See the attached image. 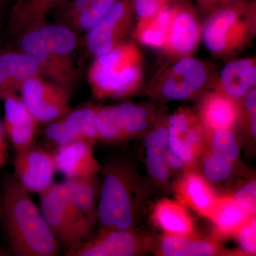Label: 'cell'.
Instances as JSON below:
<instances>
[{
  "label": "cell",
  "mask_w": 256,
  "mask_h": 256,
  "mask_svg": "<svg viewBox=\"0 0 256 256\" xmlns=\"http://www.w3.org/2000/svg\"><path fill=\"white\" fill-rule=\"evenodd\" d=\"M144 146L146 169L150 176L158 182H168L170 170L166 161V150L158 142L154 130L146 134Z\"/></svg>",
  "instance_id": "27"
},
{
  "label": "cell",
  "mask_w": 256,
  "mask_h": 256,
  "mask_svg": "<svg viewBox=\"0 0 256 256\" xmlns=\"http://www.w3.org/2000/svg\"><path fill=\"white\" fill-rule=\"evenodd\" d=\"M14 170L15 178L24 188L38 194L54 183L57 172L53 152L36 144L16 152Z\"/></svg>",
  "instance_id": "9"
},
{
  "label": "cell",
  "mask_w": 256,
  "mask_h": 256,
  "mask_svg": "<svg viewBox=\"0 0 256 256\" xmlns=\"http://www.w3.org/2000/svg\"><path fill=\"white\" fill-rule=\"evenodd\" d=\"M178 201L197 214L210 218L218 196L208 183V180L198 173H186L176 186Z\"/></svg>",
  "instance_id": "17"
},
{
  "label": "cell",
  "mask_w": 256,
  "mask_h": 256,
  "mask_svg": "<svg viewBox=\"0 0 256 256\" xmlns=\"http://www.w3.org/2000/svg\"><path fill=\"white\" fill-rule=\"evenodd\" d=\"M255 216H252L236 202L234 196H218L210 218L220 237L235 236Z\"/></svg>",
  "instance_id": "20"
},
{
  "label": "cell",
  "mask_w": 256,
  "mask_h": 256,
  "mask_svg": "<svg viewBox=\"0 0 256 256\" xmlns=\"http://www.w3.org/2000/svg\"><path fill=\"white\" fill-rule=\"evenodd\" d=\"M65 0H14L8 24L12 38L46 21L47 14Z\"/></svg>",
  "instance_id": "18"
},
{
  "label": "cell",
  "mask_w": 256,
  "mask_h": 256,
  "mask_svg": "<svg viewBox=\"0 0 256 256\" xmlns=\"http://www.w3.org/2000/svg\"><path fill=\"white\" fill-rule=\"evenodd\" d=\"M169 148L174 152L180 159L182 160L185 166H191L194 164L196 156L193 152L188 148L181 138L176 134H170Z\"/></svg>",
  "instance_id": "36"
},
{
  "label": "cell",
  "mask_w": 256,
  "mask_h": 256,
  "mask_svg": "<svg viewBox=\"0 0 256 256\" xmlns=\"http://www.w3.org/2000/svg\"><path fill=\"white\" fill-rule=\"evenodd\" d=\"M223 248L214 239L202 238L194 235L162 236L156 249L162 256H212L224 254Z\"/></svg>",
  "instance_id": "22"
},
{
  "label": "cell",
  "mask_w": 256,
  "mask_h": 256,
  "mask_svg": "<svg viewBox=\"0 0 256 256\" xmlns=\"http://www.w3.org/2000/svg\"><path fill=\"white\" fill-rule=\"evenodd\" d=\"M233 170L234 162L212 150L205 156L202 164L204 178L214 182L227 180Z\"/></svg>",
  "instance_id": "29"
},
{
  "label": "cell",
  "mask_w": 256,
  "mask_h": 256,
  "mask_svg": "<svg viewBox=\"0 0 256 256\" xmlns=\"http://www.w3.org/2000/svg\"><path fill=\"white\" fill-rule=\"evenodd\" d=\"M202 2H208L210 1V0H201Z\"/></svg>",
  "instance_id": "44"
},
{
  "label": "cell",
  "mask_w": 256,
  "mask_h": 256,
  "mask_svg": "<svg viewBox=\"0 0 256 256\" xmlns=\"http://www.w3.org/2000/svg\"><path fill=\"white\" fill-rule=\"evenodd\" d=\"M70 198L76 206L89 220H97V202L100 186L96 175L66 180Z\"/></svg>",
  "instance_id": "25"
},
{
  "label": "cell",
  "mask_w": 256,
  "mask_h": 256,
  "mask_svg": "<svg viewBox=\"0 0 256 256\" xmlns=\"http://www.w3.org/2000/svg\"><path fill=\"white\" fill-rule=\"evenodd\" d=\"M38 195L42 214L66 255L89 239L95 223L74 204L66 182L54 183Z\"/></svg>",
  "instance_id": "5"
},
{
  "label": "cell",
  "mask_w": 256,
  "mask_h": 256,
  "mask_svg": "<svg viewBox=\"0 0 256 256\" xmlns=\"http://www.w3.org/2000/svg\"><path fill=\"white\" fill-rule=\"evenodd\" d=\"M98 108L85 106L48 124L45 137L56 148L74 142H86L94 146L98 140L96 128Z\"/></svg>",
  "instance_id": "10"
},
{
  "label": "cell",
  "mask_w": 256,
  "mask_h": 256,
  "mask_svg": "<svg viewBox=\"0 0 256 256\" xmlns=\"http://www.w3.org/2000/svg\"><path fill=\"white\" fill-rule=\"evenodd\" d=\"M238 116L239 109L236 100L226 94H212L202 104V122L210 132L232 129Z\"/></svg>",
  "instance_id": "21"
},
{
  "label": "cell",
  "mask_w": 256,
  "mask_h": 256,
  "mask_svg": "<svg viewBox=\"0 0 256 256\" xmlns=\"http://www.w3.org/2000/svg\"><path fill=\"white\" fill-rule=\"evenodd\" d=\"M4 130L6 137L16 151H22L35 144L38 122L20 96L15 92L5 96Z\"/></svg>",
  "instance_id": "14"
},
{
  "label": "cell",
  "mask_w": 256,
  "mask_h": 256,
  "mask_svg": "<svg viewBox=\"0 0 256 256\" xmlns=\"http://www.w3.org/2000/svg\"><path fill=\"white\" fill-rule=\"evenodd\" d=\"M30 193L14 174L0 186V223L10 248L18 256H58L60 242Z\"/></svg>",
  "instance_id": "1"
},
{
  "label": "cell",
  "mask_w": 256,
  "mask_h": 256,
  "mask_svg": "<svg viewBox=\"0 0 256 256\" xmlns=\"http://www.w3.org/2000/svg\"><path fill=\"white\" fill-rule=\"evenodd\" d=\"M212 133L210 150L235 162L238 160L240 150L234 133L230 130H220Z\"/></svg>",
  "instance_id": "30"
},
{
  "label": "cell",
  "mask_w": 256,
  "mask_h": 256,
  "mask_svg": "<svg viewBox=\"0 0 256 256\" xmlns=\"http://www.w3.org/2000/svg\"><path fill=\"white\" fill-rule=\"evenodd\" d=\"M15 48L38 60L40 76L70 92L78 78L73 55L78 46V35L63 24L46 21L13 38Z\"/></svg>",
  "instance_id": "2"
},
{
  "label": "cell",
  "mask_w": 256,
  "mask_h": 256,
  "mask_svg": "<svg viewBox=\"0 0 256 256\" xmlns=\"http://www.w3.org/2000/svg\"><path fill=\"white\" fill-rule=\"evenodd\" d=\"M226 1H227V2H234V1H236V0H226Z\"/></svg>",
  "instance_id": "43"
},
{
  "label": "cell",
  "mask_w": 256,
  "mask_h": 256,
  "mask_svg": "<svg viewBox=\"0 0 256 256\" xmlns=\"http://www.w3.org/2000/svg\"><path fill=\"white\" fill-rule=\"evenodd\" d=\"M181 138L183 142L190 148L196 156H201L204 149L205 136L203 128L200 122H196L186 132L178 136Z\"/></svg>",
  "instance_id": "34"
},
{
  "label": "cell",
  "mask_w": 256,
  "mask_h": 256,
  "mask_svg": "<svg viewBox=\"0 0 256 256\" xmlns=\"http://www.w3.org/2000/svg\"><path fill=\"white\" fill-rule=\"evenodd\" d=\"M142 76V57L138 47L132 43H120L96 56L88 78L94 95L104 98L130 95L139 87Z\"/></svg>",
  "instance_id": "4"
},
{
  "label": "cell",
  "mask_w": 256,
  "mask_h": 256,
  "mask_svg": "<svg viewBox=\"0 0 256 256\" xmlns=\"http://www.w3.org/2000/svg\"><path fill=\"white\" fill-rule=\"evenodd\" d=\"M35 75H40V66L33 56L14 47L0 50V99L18 92L24 80Z\"/></svg>",
  "instance_id": "15"
},
{
  "label": "cell",
  "mask_w": 256,
  "mask_h": 256,
  "mask_svg": "<svg viewBox=\"0 0 256 256\" xmlns=\"http://www.w3.org/2000/svg\"><path fill=\"white\" fill-rule=\"evenodd\" d=\"M166 158L170 170H180L185 168L182 160L170 148L166 150Z\"/></svg>",
  "instance_id": "39"
},
{
  "label": "cell",
  "mask_w": 256,
  "mask_h": 256,
  "mask_svg": "<svg viewBox=\"0 0 256 256\" xmlns=\"http://www.w3.org/2000/svg\"><path fill=\"white\" fill-rule=\"evenodd\" d=\"M198 37L200 28L194 16L188 12H174L164 47L174 54L186 55L194 50Z\"/></svg>",
  "instance_id": "24"
},
{
  "label": "cell",
  "mask_w": 256,
  "mask_h": 256,
  "mask_svg": "<svg viewBox=\"0 0 256 256\" xmlns=\"http://www.w3.org/2000/svg\"><path fill=\"white\" fill-rule=\"evenodd\" d=\"M8 0H0V36H1L2 30L4 24L5 6Z\"/></svg>",
  "instance_id": "42"
},
{
  "label": "cell",
  "mask_w": 256,
  "mask_h": 256,
  "mask_svg": "<svg viewBox=\"0 0 256 256\" xmlns=\"http://www.w3.org/2000/svg\"><path fill=\"white\" fill-rule=\"evenodd\" d=\"M206 79V69L201 60L186 57L176 62L165 74L160 92L169 100H185L201 90Z\"/></svg>",
  "instance_id": "13"
},
{
  "label": "cell",
  "mask_w": 256,
  "mask_h": 256,
  "mask_svg": "<svg viewBox=\"0 0 256 256\" xmlns=\"http://www.w3.org/2000/svg\"><path fill=\"white\" fill-rule=\"evenodd\" d=\"M53 154L57 171L66 180L94 176L100 171V165L90 143H68L56 148Z\"/></svg>",
  "instance_id": "16"
},
{
  "label": "cell",
  "mask_w": 256,
  "mask_h": 256,
  "mask_svg": "<svg viewBox=\"0 0 256 256\" xmlns=\"http://www.w3.org/2000/svg\"><path fill=\"white\" fill-rule=\"evenodd\" d=\"M116 0H94L69 25L77 34L88 32L100 22L112 8Z\"/></svg>",
  "instance_id": "28"
},
{
  "label": "cell",
  "mask_w": 256,
  "mask_h": 256,
  "mask_svg": "<svg viewBox=\"0 0 256 256\" xmlns=\"http://www.w3.org/2000/svg\"><path fill=\"white\" fill-rule=\"evenodd\" d=\"M94 0H65L55 10L57 13L58 23L69 26L72 22L84 10L86 9Z\"/></svg>",
  "instance_id": "31"
},
{
  "label": "cell",
  "mask_w": 256,
  "mask_h": 256,
  "mask_svg": "<svg viewBox=\"0 0 256 256\" xmlns=\"http://www.w3.org/2000/svg\"><path fill=\"white\" fill-rule=\"evenodd\" d=\"M256 64L252 60L229 62L220 72V84L224 94L236 100L246 95L255 87Z\"/></svg>",
  "instance_id": "23"
},
{
  "label": "cell",
  "mask_w": 256,
  "mask_h": 256,
  "mask_svg": "<svg viewBox=\"0 0 256 256\" xmlns=\"http://www.w3.org/2000/svg\"><path fill=\"white\" fill-rule=\"evenodd\" d=\"M18 92L22 100L38 124H50L68 112L66 89L35 75L24 82Z\"/></svg>",
  "instance_id": "7"
},
{
  "label": "cell",
  "mask_w": 256,
  "mask_h": 256,
  "mask_svg": "<svg viewBox=\"0 0 256 256\" xmlns=\"http://www.w3.org/2000/svg\"><path fill=\"white\" fill-rule=\"evenodd\" d=\"M250 28L234 10H225L216 14L206 24L203 32L205 46L212 53H229L247 42Z\"/></svg>",
  "instance_id": "11"
},
{
  "label": "cell",
  "mask_w": 256,
  "mask_h": 256,
  "mask_svg": "<svg viewBox=\"0 0 256 256\" xmlns=\"http://www.w3.org/2000/svg\"><path fill=\"white\" fill-rule=\"evenodd\" d=\"M153 220L165 235L188 236L194 235V224L186 206L180 201L163 198L156 204Z\"/></svg>",
  "instance_id": "19"
},
{
  "label": "cell",
  "mask_w": 256,
  "mask_h": 256,
  "mask_svg": "<svg viewBox=\"0 0 256 256\" xmlns=\"http://www.w3.org/2000/svg\"><path fill=\"white\" fill-rule=\"evenodd\" d=\"M148 121L149 114L146 108L131 102L98 108L96 128L98 140L124 142L144 132Z\"/></svg>",
  "instance_id": "6"
},
{
  "label": "cell",
  "mask_w": 256,
  "mask_h": 256,
  "mask_svg": "<svg viewBox=\"0 0 256 256\" xmlns=\"http://www.w3.org/2000/svg\"><path fill=\"white\" fill-rule=\"evenodd\" d=\"M166 0H134V9L140 20L150 18L162 8Z\"/></svg>",
  "instance_id": "37"
},
{
  "label": "cell",
  "mask_w": 256,
  "mask_h": 256,
  "mask_svg": "<svg viewBox=\"0 0 256 256\" xmlns=\"http://www.w3.org/2000/svg\"><path fill=\"white\" fill-rule=\"evenodd\" d=\"M245 97V107L248 114L250 118L256 116V92L255 88H252L247 92Z\"/></svg>",
  "instance_id": "40"
},
{
  "label": "cell",
  "mask_w": 256,
  "mask_h": 256,
  "mask_svg": "<svg viewBox=\"0 0 256 256\" xmlns=\"http://www.w3.org/2000/svg\"><path fill=\"white\" fill-rule=\"evenodd\" d=\"M242 248L247 255L256 254V218L252 216L250 220L235 236Z\"/></svg>",
  "instance_id": "32"
},
{
  "label": "cell",
  "mask_w": 256,
  "mask_h": 256,
  "mask_svg": "<svg viewBox=\"0 0 256 256\" xmlns=\"http://www.w3.org/2000/svg\"><path fill=\"white\" fill-rule=\"evenodd\" d=\"M137 175L130 165L114 161L106 166L100 184L97 220L101 230H130L138 210Z\"/></svg>",
  "instance_id": "3"
},
{
  "label": "cell",
  "mask_w": 256,
  "mask_h": 256,
  "mask_svg": "<svg viewBox=\"0 0 256 256\" xmlns=\"http://www.w3.org/2000/svg\"><path fill=\"white\" fill-rule=\"evenodd\" d=\"M234 198L247 212L252 216H256V181L252 180L242 186Z\"/></svg>",
  "instance_id": "35"
},
{
  "label": "cell",
  "mask_w": 256,
  "mask_h": 256,
  "mask_svg": "<svg viewBox=\"0 0 256 256\" xmlns=\"http://www.w3.org/2000/svg\"><path fill=\"white\" fill-rule=\"evenodd\" d=\"M150 244L143 236L130 230H101L67 254L70 256H132L139 255Z\"/></svg>",
  "instance_id": "12"
},
{
  "label": "cell",
  "mask_w": 256,
  "mask_h": 256,
  "mask_svg": "<svg viewBox=\"0 0 256 256\" xmlns=\"http://www.w3.org/2000/svg\"><path fill=\"white\" fill-rule=\"evenodd\" d=\"M173 14L174 12L162 8L152 16L140 20L136 31L138 40L146 46L164 47Z\"/></svg>",
  "instance_id": "26"
},
{
  "label": "cell",
  "mask_w": 256,
  "mask_h": 256,
  "mask_svg": "<svg viewBox=\"0 0 256 256\" xmlns=\"http://www.w3.org/2000/svg\"><path fill=\"white\" fill-rule=\"evenodd\" d=\"M154 131H156V138H158L160 146L166 150L169 148L170 134L168 127L160 126V127L156 128Z\"/></svg>",
  "instance_id": "41"
},
{
  "label": "cell",
  "mask_w": 256,
  "mask_h": 256,
  "mask_svg": "<svg viewBox=\"0 0 256 256\" xmlns=\"http://www.w3.org/2000/svg\"><path fill=\"white\" fill-rule=\"evenodd\" d=\"M6 138L3 122H2V121L0 120V169L4 166L8 158V144H6Z\"/></svg>",
  "instance_id": "38"
},
{
  "label": "cell",
  "mask_w": 256,
  "mask_h": 256,
  "mask_svg": "<svg viewBox=\"0 0 256 256\" xmlns=\"http://www.w3.org/2000/svg\"><path fill=\"white\" fill-rule=\"evenodd\" d=\"M196 122L198 121L196 117L191 112L186 110L178 111L172 114L168 120V131L170 134L181 136Z\"/></svg>",
  "instance_id": "33"
},
{
  "label": "cell",
  "mask_w": 256,
  "mask_h": 256,
  "mask_svg": "<svg viewBox=\"0 0 256 256\" xmlns=\"http://www.w3.org/2000/svg\"><path fill=\"white\" fill-rule=\"evenodd\" d=\"M132 10L130 0H116L107 14L86 32V46L92 55L104 54L119 44L129 30Z\"/></svg>",
  "instance_id": "8"
}]
</instances>
